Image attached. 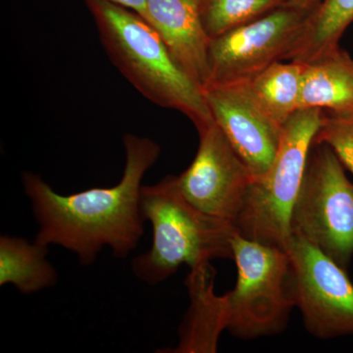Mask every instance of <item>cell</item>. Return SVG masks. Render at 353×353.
<instances>
[{
	"label": "cell",
	"instance_id": "cell-17",
	"mask_svg": "<svg viewBox=\"0 0 353 353\" xmlns=\"http://www.w3.org/2000/svg\"><path fill=\"white\" fill-rule=\"evenodd\" d=\"M288 0H199L202 25L212 39L261 17Z\"/></svg>",
	"mask_w": 353,
	"mask_h": 353
},
{
	"label": "cell",
	"instance_id": "cell-4",
	"mask_svg": "<svg viewBox=\"0 0 353 353\" xmlns=\"http://www.w3.org/2000/svg\"><path fill=\"white\" fill-rule=\"evenodd\" d=\"M323 119L322 109L304 108L285 121L275 159L264 176L250 183L234 223L243 238L285 252L292 238V206Z\"/></svg>",
	"mask_w": 353,
	"mask_h": 353
},
{
	"label": "cell",
	"instance_id": "cell-7",
	"mask_svg": "<svg viewBox=\"0 0 353 353\" xmlns=\"http://www.w3.org/2000/svg\"><path fill=\"white\" fill-rule=\"evenodd\" d=\"M285 252L290 296L308 333L321 340L353 336V284L347 270L297 234Z\"/></svg>",
	"mask_w": 353,
	"mask_h": 353
},
{
	"label": "cell",
	"instance_id": "cell-15",
	"mask_svg": "<svg viewBox=\"0 0 353 353\" xmlns=\"http://www.w3.org/2000/svg\"><path fill=\"white\" fill-rule=\"evenodd\" d=\"M48 254V246L36 240L0 236V285H12L22 294L54 287L58 274Z\"/></svg>",
	"mask_w": 353,
	"mask_h": 353
},
{
	"label": "cell",
	"instance_id": "cell-19",
	"mask_svg": "<svg viewBox=\"0 0 353 353\" xmlns=\"http://www.w3.org/2000/svg\"><path fill=\"white\" fill-rule=\"evenodd\" d=\"M105 1L111 2V3L118 4V6L125 7L130 9L141 17L145 19L146 12V1L148 0H105Z\"/></svg>",
	"mask_w": 353,
	"mask_h": 353
},
{
	"label": "cell",
	"instance_id": "cell-16",
	"mask_svg": "<svg viewBox=\"0 0 353 353\" xmlns=\"http://www.w3.org/2000/svg\"><path fill=\"white\" fill-rule=\"evenodd\" d=\"M303 66L277 61L246 83L260 108L280 128L299 109Z\"/></svg>",
	"mask_w": 353,
	"mask_h": 353
},
{
	"label": "cell",
	"instance_id": "cell-14",
	"mask_svg": "<svg viewBox=\"0 0 353 353\" xmlns=\"http://www.w3.org/2000/svg\"><path fill=\"white\" fill-rule=\"evenodd\" d=\"M353 22V0H322L308 14L285 61L308 64L338 50Z\"/></svg>",
	"mask_w": 353,
	"mask_h": 353
},
{
	"label": "cell",
	"instance_id": "cell-1",
	"mask_svg": "<svg viewBox=\"0 0 353 353\" xmlns=\"http://www.w3.org/2000/svg\"><path fill=\"white\" fill-rule=\"evenodd\" d=\"M123 143L124 173L112 187L61 194L38 174H22L23 188L39 224L37 241L73 252L83 266L94 264L105 248L118 259L136 250L145 232L141 182L161 154V148L152 139L132 134H125Z\"/></svg>",
	"mask_w": 353,
	"mask_h": 353
},
{
	"label": "cell",
	"instance_id": "cell-12",
	"mask_svg": "<svg viewBox=\"0 0 353 353\" xmlns=\"http://www.w3.org/2000/svg\"><path fill=\"white\" fill-rule=\"evenodd\" d=\"M216 271L210 262L190 268L185 280L190 307L179 329V343L168 353H215L221 334L229 325L227 294L214 290Z\"/></svg>",
	"mask_w": 353,
	"mask_h": 353
},
{
	"label": "cell",
	"instance_id": "cell-13",
	"mask_svg": "<svg viewBox=\"0 0 353 353\" xmlns=\"http://www.w3.org/2000/svg\"><path fill=\"white\" fill-rule=\"evenodd\" d=\"M299 109L353 113V58L338 50L303 64Z\"/></svg>",
	"mask_w": 353,
	"mask_h": 353
},
{
	"label": "cell",
	"instance_id": "cell-3",
	"mask_svg": "<svg viewBox=\"0 0 353 353\" xmlns=\"http://www.w3.org/2000/svg\"><path fill=\"white\" fill-rule=\"evenodd\" d=\"M141 208L152 225V243L148 252L132 259L131 268L145 284H161L182 265L192 268L216 259H233L236 227L192 205L179 190L176 176L143 185Z\"/></svg>",
	"mask_w": 353,
	"mask_h": 353
},
{
	"label": "cell",
	"instance_id": "cell-9",
	"mask_svg": "<svg viewBox=\"0 0 353 353\" xmlns=\"http://www.w3.org/2000/svg\"><path fill=\"white\" fill-rule=\"evenodd\" d=\"M197 132L196 157L176 176V185L192 205L234 226L254 179L215 121Z\"/></svg>",
	"mask_w": 353,
	"mask_h": 353
},
{
	"label": "cell",
	"instance_id": "cell-5",
	"mask_svg": "<svg viewBox=\"0 0 353 353\" xmlns=\"http://www.w3.org/2000/svg\"><path fill=\"white\" fill-rule=\"evenodd\" d=\"M345 168L328 143L313 141L290 230L347 270L353 257V183Z\"/></svg>",
	"mask_w": 353,
	"mask_h": 353
},
{
	"label": "cell",
	"instance_id": "cell-20",
	"mask_svg": "<svg viewBox=\"0 0 353 353\" xmlns=\"http://www.w3.org/2000/svg\"><path fill=\"white\" fill-rule=\"evenodd\" d=\"M288 1L292 6L297 7V8L311 12L322 0H288Z\"/></svg>",
	"mask_w": 353,
	"mask_h": 353
},
{
	"label": "cell",
	"instance_id": "cell-18",
	"mask_svg": "<svg viewBox=\"0 0 353 353\" xmlns=\"http://www.w3.org/2000/svg\"><path fill=\"white\" fill-rule=\"evenodd\" d=\"M314 141L328 143L353 175V113L324 111L322 126Z\"/></svg>",
	"mask_w": 353,
	"mask_h": 353
},
{
	"label": "cell",
	"instance_id": "cell-8",
	"mask_svg": "<svg viewBox=\"0 0 353 353\" xmlns=\"http://www.w3.org/2000/svg\"><path fill=\"white\" fill-rule=\"evenodd\" d=\"M309 13L287 3L210 39L205 87L248 83L285 61Z\"/></svg>",
	"mask_w": 353,
	"mask_h": 353
},
{
	"label": "cell",
	"instance_id": "cell-6",
	"mask_svg": "<svg viewBox=\"0 0 353 353\" xmlns=\"http://www.w3.org/2000/svg\"><path fill=\"white\" fill-rule=\"evenodd\" d=\"M238 278L227 292L228 331L243 340L275 336L287 328L294 307L289 289V256L285 250L232 236Z\"/></svg>",
	"mask_w": 353,
	"mask_h": 353
},
{
	"label": "cell",
	"instance_id": "cell-11",
	"mask_svg": "<svg viewBox=\"0 0 353 353\" xmlns=\"http://www.w3.org/2000/svg\"><path fill=\"white\" fill-rule=\"evenodd\" d=\"M145 19L163 39L176 64L199 87H205L210 39L202 25L199 0H148Z\"/></svg>",
	"mask_w": 353,
	"mask_h": 353
},
{
	"label": "cell",
	"instance_id": "cell-10",
	"mask_svg": "<svg viewBox=\"0 0 353 353\" xmlns=\"http://www.w3.org/2000/svg\"><path fill=\"white\" fill-rule=\"evenodd\" d=\"M202 90L216 124L253 179L264 176L277 154L282 128L260 108L246 83L208 85Z\"/></svg>",
	"mask_w": 353,
	"mask_h": 353
},
{
	"label": "cell",
	"instance_id": "cell-2",
	"mask_svg": "<svg viewBox=\"0 0 353 353\" xmlns=\"http://www.w3.org/2000/svg\"><path fill=\"white\" fill-rule=\"evenodd\" d=\"M102 46L122 75L145 99L187 116L196 130L214 122L203 90L176 64L157 30L105 0H87Z\"/></svg>",
	"mask_w": 353,
	"mask_h": 353
}]
</instances>
